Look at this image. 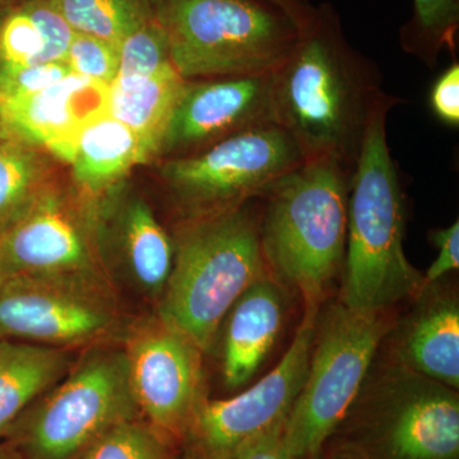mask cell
I'll return each instance as SVG.
<instances>
[{
	"instance_id": "1",
	"label": "cell",
	"mask_w": 459,
	"mask_h": 459,
	"mask_svg": "<svg viewBox=\"0 0 459 459\" xmlns=\"http://www.w3.org/2000/svg\"><path fill=\"white\" fill-rule=\"evenodd\" d=\"M383 93L376 65L347 42L329 4L316 8L295 49L272 74L274 123L294 138L305 160L329 157L351 170Z\"/></svg>"
},
{
	"instance_id": "2",
	"label": "cell",
	"mask_w": 459,
	"mask_h": 459,
	"mask_svg": "<svg viewBox=\"0 0 459 459\" xmlns=\"http://www.w3.org/2000/svg\"><path fill=\"white\" fill-rule=\"evenodd\" d=\"M397 102L385 92L374 105L350 183L340 303L355 312L385 313L425 287L404 253L403 193L386 140Z\"/></svg>"
},
{
	"instance_id": "3",
	"label": "cell",
	"mask_w": 459,
	"mask_h": 459,
	"mask_svg": "<svg viewBox=\"0 0 459 459\" xmlns=\"http://www.w3.org/2000/svg\"><path fill=\"white\" fill-rule=\"evenodd\" d=\"M351 169L329 157L307 159L261 195L263 256L272 277L318 305L346 253Z\"/></svg>"
},
{
	"instance_id": "4",
	"label": "cell",
	"mask_w": 459,
	"mask_h": 459,
	"mask_svg": "<svg viewBox=\"0 0 459 459\" xmlns=\"http://www.w3.org/2000/svg\"><path fill=\"white\" fill-rule=\"evenodd\" d=\"M172 241L174 263L160 316L208 352L238 299L268 274L259 214L247 201L188 219Z\"/></svg>"
},
{
	"instance_id": "5",
	"label": "cell",
	"mask_w": 459,
	"mask_h": 459,
	"mask_svg": "<svg viewBox=\"0 0 459 459\" xmlns=\"http://www.w3.org/2000/svg\"><path fill=\"white\" fill-rule=\"evenodd\" d=\"M153 16L186 81L274 74L305 27L270 0H155Z\"/></svg>"
},
{
	"instance_id": "6",
	"label": "cell",
	"mask_w": 459,
	"mask_h": 459,
	"mask_svg": "<svg viewBox=\"0 0 459 459\" xmlns=\"http://www.w3.org/2000/svg\"><path fill=\"white\" fill-rule=\"evenodd\" d=\"M391 323L385 313H360L333 305L316 327L307 379L282 430L295 457H318L360 394Z\"/></svg>"
},
{
	"instance_id": "7",
	"label": "cell",
	"mask_w": 459,
	"mask_h": 459,
	"mask_svg": "<svg viewBox=\"0 0 459 459\" xmlns=\"http://www.w3.org/2000/svg\"><path fill=\"white\" fill-rule=\"evenodd\" d=\"M338 455L352 459H458L455 389L398 367L371 385Z\"/></svg>"
},
{
	"instance_id": "8",
	"label": "cell",
	"mask_w": 459,
	"mask_h": 459,
	"mask_svg": "<svg viewBox=\"0 0 459 459\" xmlns=\"http://www.w3.org/2000/svg\"><path fill=\"white\" fill-rule=\"evenodd\" d=\"M304 161L303 151L285 129L265 124L195 155L159 161L157 175L188 220L261 197Z\"/></svg>"
},
{
	"instance_id": "9",
	"label": "cell",
	"mask_w": 459,
	"mask_h": 459,
	"mask_svg": "<svg viewBox=\"0 0 459 459\" xmlns=\"http://www.w3.org/2000/svg\"><path fill=\"white\" fill-rule=\"evenodd\" d=\"M92 197L56 183L0 232L3 280L75 283L100 290Z\"/></svg>"
},
{
	"instance_id": "10",
	"label": "cell",
	"mask_w": 459,
	"mask_h": 459,
	"mask_svg": "<svg viewBox=\"0 0 459 459\" xmlns=\"http://www.w3.org/2000/svg\"><path fill=\"white\" fill-rule=\"evenodd\" d=\"M134 409L126 353H91L32 413L18 451L29 459H72L133 419Z\"/></svg>"
},
{
	"instance_id": "11",
	"label": "cell",
	"mask_w": 459,
	"mask_h": 459,
	"mask_svg": "<svg viewBox=\"0 0 459 459\" xmlns=\"http://www.w3.org/2000/svg\"><path fill=\"white\" fill-rule=\"evenodd\" d=\"M318 305H307L303 322L274 369L228 400L199 407L186 437L201 459H231L240 446L285 424L307 379L316 342Z\"/></svg>"
},
{
	"instance_id": "12",
	"label": "cell",
	"mask_w": 459,
	"mask_h": 459,
	"mask_svg": "<svg viewBox=\"0 0 459 459\" xmlns=\"http://www.w3.org/2000/svg\"><path fill=\"white\" fill-rule=\"evenodd\" d=\"M129 383L137 409L165 437H183L205 401L202 352L161 316L126 342Z\"/></svg>"
},
{
	"instance_id": "13",
	"label": "cell",
	"mask_w": 459,
	"mask_h": 459,
	"mask_svg": "<svg viewBox=\"0 0 459 459\" xmlns=\"http://www.w3.org/2000/svg\"><path fill=\"white\" fill-rule=\"evenodd\" d=\"M265 124H276L272 74L186 81L156 161L195 155Z\"/></svg>"
},
{
	"instance_id": "14",
	"label": "cell",
	"mask_w": 459,
	"mask_h": 459,
	"mask_svg": "<svg viewBox=\"0 0 459 459\" xmlns=\"http://www.w3.org/2000/svg\"><path fill=\"white\" fill-rule=\"evenodd\" d=\"M113 325L99 290L30 279L0 287V340L65 349L105 336Z\"/></svg>"
},
{
	"instance_id": "15",
	"label": "cell",
	"mask_w": 459,
	"mask_h": 459,
	"mask_svg": "<svg viewBox=\"0 0 459 459\" xmlns=\"http://www.w3.org/2000/svg\"><path fill=\"white\" fill-rule=\"evenodd\" d=\"M108 104V84L71 74L31 95L3 99V120L5 131L69 164L78 135Z\"/></svg>"
},
{
	"instance_id": "16",
	"label": "cell",
	"mask_w": 459,
	"mask_h": 459,
	"mask_svg": "<svg viewBox=\"0 0 459 459\" xmlns=\"http://www.w3.org/2000/svg\"><path fill=\"white\" fill-rule=\"evenodd\" d=\"M92 201L96 240H110L138 285L161 292L174 263V241L151 205L124 180Z\"/></svg>"
},
{
	"instance_id": "17",
	"label": "cell",
	"mask_w": 459,
	"mask_h": 459,
	"mask_svg": "<svg viewBox=\"0 0 459 459\" xmlns=\"http://www.w3.org/2000/svg\"><path fill=\"white\" fill-rule=\"evenodd\" d=\"M281 283L270 274L253 283L226 316L222 374L229 389L246 385L272 351L285 320Z\"/></svg>"
},
{
	"instance_id": "18",
	"label": "cell",
	"mask_w": 459,
	"mask_h": 459,
	"mask_svg": "<svg viewBox=\"0 0 459 459\" xmlns=\"http://www.w3.org/2000/svg\"><path fill=\"white\" fill-rule=\"evenodd\" d=\"M401 367L459 388V305L455 298L424 301L402 328L395 344Z\"/></svg>"
},
{
	"instance_id": "19",
	"label": "cell",
	"mask_w": 459,
	"mask_h": 459,
	"mask_svg": "<svg viewBox=\"0 0 459 459\" xmlns=\"http://www.w3.org/2000/svg\"><path fill=\"white\" fill-rule=\"evenodd\" d=\"M186 82L169 65L146 77H117L108 86V113L137 135L146 162L156 161Z\"/></svg>"
},
{
	"instance_id": "20",
	"label": "cell",
	"mask_w": 459,
	"mask_h": 459,
	"mask_svg": "<svg viewBox=\"0 0 459 459\" xmlns=\"http://www.w3.org/2000/svg\"><path fill=\"white\" fill-rule=\"evenodd\" d=\"M69 164L75 186L93 198L122 183L146 159L137 135L107 113L84 126Z\"/></svg>"
},
{
	"instance_id": "21",
	"label": "cell",
	"mask_w": 459,
	"mask_h": 459,
	"mask_svg": "<svg viewBox=\"0 0 459 459\" xmlns=\"http://www.w3.org/2000/svg\"><path fill=\"white\" fill-rule=\"evenodd\" d=\"M69 364L66 349L0 340V437L65 376Z\"/></svg>"
},
{
	"instance_id": "22",
	"label": "cell",
	"mask_w": 459,
	"mask_h": 459,
	"mask_svg": "<svg viewBox=\"0 0 459 459\" xmlns=\"http://www.w3.org/2000/svg\"><path fill=\"white\" fill-rule=\"evenodd\" d=\"M49 155L14 133H0V232L56 183Z\"/></svg>"
},
{
	"instance_id": "23",
	"label": "cell",
	"mask_w": 459,
	"mask_h": 459,
	"mask_svg": "<svg viewBox=\"0 0 459 459\" xmlns=\"http://www.w3.org/2000/svg\"><path fill=\"white\" fill-rule=\"evenodd\" d=\"M75 33L119 48L124 39L153 16L134 0H51Z\"/></svg>"
},
{
	"instance_id": "24",
	"label": "cell",
	"mask_w": 459,
	"mask_h": 459,
	"mask_svg": "<svg viewBox=\"0 0 459 459\" xmlns=\"http://www.w3.org/2000/svg\"><path fill=\"white\" fill-rule=\"evenodd\" d=\"M459 0H413V14L401 31L404 51L433 68L443 51L455 53Z\"/></svg>"
},
{
	"instance_id": "25",
	"label": "cell",
	"mask_w": 459,
	"mask_h": 459,
	"mask_svg": "<svg viewBox=\"0 0 459 459\" xmlns=\"http://www.w3.org/2000/svg\"><path fill=\"white\" fill-rule=\"evenodd\" d=\"M83 459H170L166 437L150 424L126 420L108 429Z\"/></svg>"
},
{
	"instance_id": "26",
	"label": "cell",
	"mask_w": 459,
	"mask_h": 459,
	"mask_svg": "<svg viewBox=\"0 0 459 459\" xmlns=\"http://www.w3.org/2000/svg\"><path fill=\"white\" fill-rule=\"evenodd\" d=\"M169 65L172 63L168 36L155 16L148 18L120 44L117 77H146Z\"/></svg>"
},
{
	"instance_id": "27",
	"label": "cell",
	"mask_w": 459,
	"mask_h": 459,
	"mask_svg": "<svg viewBox=\"0 0 459 459\" xmlns=\"http://www.w3.org/2000/svg\"><path fill=\"white\" fill-rule=\"evenodd\" d=\"M44 40L25 8L9 13L0 26V66L20 68L40 65Z\"/></svg>"
},
{
	"instance_id": "28",
	"label": "cell",
	"mask_w": 459,
	"mask_h": 459,
	"mask_svg": "<svg viewBox=\"0 0 459 459\" xmlns=\"http://www.w3.org/2000/svg\"><path fill=\"white\" fill-rule=\"evenodd\" d=\"M65 63L72 74L110 86L119 74V48L92 36L75 33Z\"/></svg>"
},
{
	"instance_id": "29",
	"label": "cell",
	"mask_w": 459,
	"mask_h": 459,
	"mask_svg": "<svg viewBox=\"0 0 459 459\" xmlns=\"http://www.w3.org/2000/svg\"><path fill=\"white\" fill-rule=\"evenodd\" d=\"M44 40L41 63L65 62L75 32L51 0H30L22 5Z\"/></svg>"
},
{
	"instance_id": "30",
	"label": "cell",
	"mask_w": 459,
	"mask_h": 459,
	"mask_svg": "<svg viewBox=\"0 0 459 459\" xmlns=\"http://www.w3.org/2000/svg\"><path fill=\"white\" fill-rule=\"evenodd\" d=\"M71 74L65 62L40 63L20 68L0 66V96L3 100L31 95Z\"/></svg>"
},
{
	"instance_id": "31",
	"label": "cell",
	"mask_w": 459,
	"mask_h": 459,
	"mask_svg": "<svg viewBox=\"0 0 459 459\" xmlns=\"http://www.w3.org/2000/svg\"><path fill=\"white\" fill-rule=\"evenodd\" d=\"M430 105L437 119L451 126H459V65L452 63L435 81Z\"/></svg>"
},
{
	"instance_id": "32",
	"label": "cell",
	"mask_w": 459,
	"mask_h": 459,
	"mask_svg": "<svg viewBox=\"0 0 459 459\" xmlns=\"http://www.w3.org/2000/svg\"><path fill=\"white\" fill-rule=\"evenodd\" d=\"M431 241L437 247V259L431 263L424 276V285H433L446 274L459 268V222H453L449 228L431 232Z\"/></svg>"
},
{
	"instance_id": "33",
	"label": "cell",
	"mask_w": 459,
	"mask_h": 459,
	"mask_svg": "<svg viewBox=\"0 0 459 459\" xmlns=\"http://www.w3.org/2000/svg\"><path fill=\"white\" fill-rule=\"evenodd\" d=\"M285 424L277 425L244 444L231 459H300L286 448L282 439Z\"/></svg>"
},
{
	"instance_id": "34",
	"label": "cell",
	"mask_w": 459,
	"mask_h": 459,
	"mask_svg": "<svg viewBox=\"0 0 459 459\" xmlns=\"http://www.w3.org/2000/svg\"><path fill=\"white\" fill-rule=\"evenodd\" d=\"M270 2L286 9L304 26L312 20L314 12H316V7H313L305 0H270Z\"/></svg>"
},
{
	"instance_id": "35",
	"label": "cell",
	"mask_w": 459,
	"mask_h": 459,
	"mask_svg": "<svg viewBox=\"0 0 459 459\" xmlns=\"http://www.w3.org/2000/svg\"><path fill=\"white\" fill-rule=\"evenodd\" d=\"M0 459H25V457L13 444L0 443Z\"/></svg>"
},
{
	"instance_id": "36",
	"label": "cell",
	"mask_w": 459,
	"mask_h": 459,
	"mask_svg": "<svg viewBox=\"0 0 459 459\" xmlns=\"http://www.w3.org/2000/svg\"><path fill=\"white\" fill-rule=\"evenodd\" d=\"M134 2L140 3V4L143 5L151 11L153 12V4H155V0H134Z\"/></svg>"
},
{
	"instance_id": "37",
	"label": "cell",
	"mask_w": 459,
	"mask_h": 459,
	"mask_svg": "<svg viewBox=\"0 0 459 459\" xmlns=\"http://www.w3.org/2000/svg\"><path fill=\"white\" fill-rule=\"evenodd\" d=\"M5 131L4 120H3V100L0 96V133Z\"/></svg>"
},
{
	"instance_id": "38",
	"label": "cell",
	"mask_w": 459,
	"mask_h": 459,
	"mask_svg": "<svg viewBox=\"0 0 459 459\" xmlns=\"http://www.w3.org/2000/svg\"><path fill=\"white\" fill-rule=\"evenodd\" d=\"M331 459H352V458H347V457H344V455H334V457L331 458Z\"/></svg>"
},
{
	"instance_id": "39",
	"label": "cell",
	"mask_w": 459,
	"mask_h": 459,
	"mask_svg": "<svg viewBox=\"0 0 459 459\" xmlns=\"http://www.w3.org/2000/svg\"><path fill=\"white\" fill-rule=\"evenodd\" d=\"M186 459H201V458L197 457V455H193L192 457H188Z\"/></svg>"
},
{
	"instance_id": "40",
	"label": "cell",
	"mask_w": 459,
	"mask_h": 459,
	"mask_svg": "<svg viewBox=\"0 0 459 459\" xmlns=\"http://www.w3.org/2000/svg\"><path fill=\"white\" fill-rule=\"evenodd\" d=\"M3 20H4V16H3V14H0V26H2Z\"/></svg>"
},
{
	"instance_id": "41",
	"label": "cell",
	"mask_w": 459,
	"mask_h": 459,
	"mask_svg": "<svg viewBox=\"0 0 459 459\" xmlns=\"http://www.w3.org/2000/svg\"><path fill=\"white\" fill-rule=\"evenodd\" d=\"M3 282H4V280H3L2 274H0V287H2Z\"/></svg>"
}]
</instances>
